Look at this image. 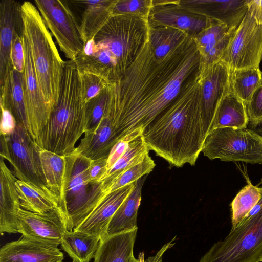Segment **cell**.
I'll use <instances>...</instances> for the list:
<instances>
[{"label":"cell","mask_w":262,"mask_h":262,"mask_svg":"<svg viewBox=\"0 0 262 262\" xmlns=\"http://www.w3.org/2000/svg\"><path fill=\"white\" fill-rule=\"evenodd\" d=\"M200 60L196 42L189 35L160 59L148 41L132 64L106 86L105 113L118 139L151 123L178 96L184 82L199 69Z\"/></svg>","instance_id":"6da1fadb"},{"label":"cell","mask_w":262,"mask_h":262,"mask_svg":"<svg viewBox=\"0 0 262 262\" xmlns=\"http://www.w3.org/2000/svg\"><path fill=\"white\" fill-rule=\"evenodd\" d=\"M149 150L177 167L193 166L206 137L199 69L184 83L178 96L143 130Z\"/></svg>","instance_id":"7a4b0ae2"},{"label":"cell","mask_w":262,"mask_h":262,"mask_svg":"<svg viewBox=\"0 0 262 262\" xmlns=\"http://www.w3.org/2000/svg\"><path fill=\"white\" fill-rule=\"evenodd\" d=\"M86 103L79 72L74 60L65 61L59 95L49 117L34 140L40 148L67 156L86 131Z\"/></svg>","instance_id":"3957f363"},{"label":"cell","mask_w":262,"mask_h":262,"mask_svg":"<svg viewBox=\"0 0 262 262\" xmlns=\"http://www.w3.org/2000/svg\"><path fill=\"white\" fill-rule=\"evenodd\" d=\"M21 9L24 33L31 48L43 97L51 113L59 95L65 61L37 7L25 1Z\"/></svg>","instance_id":"277c9868"},{"label":"cell","mask_w":262,"mask_h":262,"mask_svg":"<svg viewBox=\"0 0 262 262\" xmlns=\"http://www.w3.org/2000/svg\"><path fill=\"white\" fill-rule=\"evenodd\" d=\"M148 19L134 15H111L94 39L110 51L121 76L148 42Z\"/></svg>","instance_id":"5b68a950"},{"label":"cell","mask_w":262,"mask_h":262,"mask_svg":"<svg viewBox=\"0 0 262 262\" xmlns=\"http://www.w3.org/2000/svg\"><path fill=\"white\" fill-rule=\"evenodd\" d=\"M262 252V208L231 228L214 243L199 262H258Z\"/></svg>","instance_id":"8992f818"},{"label":"cell","mask_w":262,"mask_h":262,"mask_svg":"<svg viewBox=\"0 0 262 262\" xmlns=\"http://www.w3.org/2000/svg\"><path fill=\"white\" fill-rule=\"evenodd\" d=\"M201 152L210 160L262 164L261 136L252 130L219 128L206 137Z\"/></svg>","instance_id":"52a82bcc"},{"label":"cell","mask_w":262,"mask_h":262,"mask_svg":"<svg viewBox=\"0 0 262 262\" xmlns=\"http://www.w3.org/2000/svg\"><path fill=\"white\" fill-rule=\"evenodd\" d=\"M39 148L28 131L18 124L11 135L1 136V158L9 162L16 178L49 189L43 173Z\"/></svg>","instance_id":"ba28073f"},{"label":"cell","mask_w":262,"mask_h":262,"mask_svg":"<svg viewBox=\"0 0 262 262\" xmlns=\"http://www.w3.org/2000/svg\"><path fill=\"white\" fill-rule=\"evenodd\" d=\"M34 4L60 49L69 60H74L84 43L80 26L68 5L59 0H36Z\"/></svg>","instance_id":"9c48e42d"},{"label":"cell","mask_w":262,"mask_h":262,"mask_svg":"<svg viewBox=\"0 0 262 262\" xmlns=\"http://www.w3.org/2000/svg\"><path fill=\"white\" fill-rule=\"evenodd\" d=\"M229 70L259 68L262 23L247 10L220 60Z\"/></svg>","instance_id":"30bf717a"},{"label":"cell","mask_w":262,"mask_h":262,"mask_svg":"<svg viewBox=\"0 0 262 262\" xmlns=\"http://www.w3.org/2000/svg\"><path fill=\"white\" fill-rule=\"evenodd\" d=\"M18 231L23 236L49 245H61L65 232L73 230L68 211L57 207L45 213L20 208L18 212Z\"/></svg>","instance_id":"8fae6325"},{"label":"cell","mask_w":262,"mask_h":262,"mask_svg":"<svg viewBox=\"0 0 262 262\" xmlns=\"http://www.w3.org/2000/svg\"><path fill=\"white\" fill-rule=\"evenodd\" d=\"M24 89L30 127V135L35 140L47 124L51 112L43 97L34 67L31 48L24 33Z\"/></svg>","instance_id":"7c38bea8"},{"label":"cell","mask_w":262,"mask_h":262,"mask_svg":"<svg viewBox=\"0 0 262 262\" xmlns=\"http://www.w3.org/2000/svg\"><path fill=\"white\" fill-rule=\"evenodd\" d=\"M204 132L208 135L219 105L230 90L229 69L222 61L208 66L200 64Z\"/></svg>","instance_id":"4fadbf2b"},{"label":"cell","mask_w":262,"mask_h":262,"mask_svg":"<svg viewBox=\"0 0 262 262\" xmlns=\"http://www.w3.org/2000/svg\"><path fill=\"white\" fill-rule=\"evenodd\" d=\"M214 19L192 13L180 7L177 1L152 0L149 23L171 27L194 38Z\"/></svg>","instance_id":"5bb4252c"},{"label":"cell","mask_w":262,"mask_h":262,"mask_svg":"<svg viewBox=\"0 0 262 262\" xmlns=\"http://www.w3.org/2000/svg\"><path fill=\"white\" fill-rule=\"evenodd\" d=\"M69 157L70 167L67 189V205L74 230L79 226L81 215L92 188V185L88 182L87 174L91 160L74 152Z\"/></svg>","instance_id":"9a60e30c"},{"label":"cell","mask_w":262,"mask_h":262,"mask_svg":"<svg viewBox=\"0 0 262 262\" xmlns=\"http://www.w3.org/2000/svg\"><path fill=\"white\" fill-rule=\"evenodd\" d=\"M21 5L13 0L0 3V87L13 69L11 50L16 31L24 33Z\"/></svg>","instance_id":"2e32d148"},{"label":"cell","mask_w":262,"mask_h":262,"mask_svg":"<svg viewBox=\"0 0 262 262\" xmlns=\"http://www.w3.org/2000/svg\"><path fill=\"white\" fill-rule=\"evenodd\" d=\"M248 0L177 1L182 8L193 14L204 16L237 27L248 10Z\"/></svg>","instance_id":"e0dca14e"},{"label":"cell","mask_w":262,"mask_h":262,"mask_svg":"<svg viewBox=\"0 0 262 262\" xmlns=\"http://www.w3.org/2000/svg\"><path fill=\"white\" fill-rule=\"evenodd\" d=\"M64 255L57 246L22 235L0 249V262H62Z\"/></svg>","instance_id":"ac0fdd59"},{"label":"cell","mask_w":262,"mask_h":262,"mask_svg":"<svg viewBox=\"0 0 262 262\" xmlns=\"http://www.w3.org/2000/svg\"><path fill=\"white\" fill-rule=\"evenodd\" d=\"M136 183V181L106 195L73 230L95 236L100 239L107 236V228L113 216L134 189Z\"/></svg>","instance_id":"d6986e66"},{"label":"cell","mask_w":262,"mask_h":262,"mask_svg":"<svg viewBox=\"0 0 262 262\" xmlns=\"http://www.w3.org/2000/svg\"><path fill=\"white\" fill-rule=\"evenodd\" d=\"M17 179L6 165L4 160L0 159V233H17L18 212L20 202L16 188Z\"/></svg>","instance_id":"ffe728a7"},{"label":"cell","mask_w":262,"mask_h":262,"mask_svg":"<svg viewBox=\"0 0 262 262\" xmlns=\"http://www.w3.org/2000/svg\"><path fill=\"white\" fill-rule=\"evenodd\" d=\"M39 155L48 187L58 196L61 206L67 209V189L70 167L69 155L61 156L40 148Z\"/></svg>","instance_id":"44dd1931"},{"label":"cell","mask_w":262,"mask_h":262,"mask_svg":"<svg viewBox=\"0 0 262 262\" xmlns=\"http://www.w3.org/2000/svg\"><path fill=\"white\" fill-rule=\"evenodd\" d=\"M1 107L9 110L17 124L25 128L30 135V127L24 89V76L12 69L4 85L1 86Z\"/></svg>","instance_id":"7402d4cb"},{"label":"cell","mask_w":262,"mask_h":262,"mask_svg":"<svg viewBox=\"0 0 262 262\" xmlns=\"http://www.w3.org/2000/svg\"><path fill=\"white\" fill-rule=\"evenodd\" d=\"M138 228L100 240L94 262H135L134 247Z\"/></svg>","instance_id":"603a6c76"},{"label":"cell","mask_w":262,"mask_h":262,"mask_svg":"<svg viewBox=\"0 0 262 262\" xmlns=\"http://www.w3.org/2000/svg\"><path fill=\"white\" fill-rule=\"evenodd\" d=\"M97 46V50L92 54L86 55L81 52L74 60L79 73L97 75L108 84L120 76L117 62L107 49L99 44Z\"/></svg>","instance_id":"cb8c5ba5"},{"label":"cell","mask_w":262,"mask_h":262,"mask_svg":"<svg viewBox=\"0 0 262 262\" xmlns=\"http://www.w3.org/2000/svg\"><path fill=\"white\" fill-rule=\"evenodd\" d=\"M147 175L136 181L134 189L113 216L107 228V236L131 231L138 228V211L141 201L142 189Z\"/></svg>","instance_id":"d4e9b609"},{"label":"cell","mask_w":262,"mask_h":262,"mask_svg":"<svg viewBox=\"0 0 262 262\" xmlns=\"http://www.w3.org/2000/svg\"><path fill=\"white\" fill-rule=\"evenodd\" d=\"M249 122L245 103L230 89L219 105L209 133L219 128H246Z\"/></svg>","instance_id":"484cf974"},{"label":"cell","mask_w":262,"mask_h":262,"mask_svg":"<svg viewBox=\"0 0 262 262\" xmlns=\"http://www.w3.org/2000/svg\"><path fill=\"white\" fill-rule=\"evenodd\" d=\"M15 185L22 209L37 213H45L57 207L68 211L61 206L58 196L49 189L18 179Z\"/></svg>","instance_id":"4316f807"},{"label":"cell","mask_w":262,"mask_h":262,"mask_svg":"<svg viewBox=\"0 0 262 262\" xmlns=\"http://www.w3.org/2000/svg\"><path fill=\"white\" fill-rule=\"evenodd\" d=\"M149 149L145 143L142 134L134 139L124 154L107 170L99 183L102 198L112 183L124 171L142 161L149 154Z\"/></svg>","instance_id":"83f0119b"},{"label":"cell","mask_w":262,"mask_h":262,"mask_svg":"<svg viewBox=\"0 0 262 262\" xmlns=\"http://www.w3.org/2000/svg\"><path fill=\"white\" fill-rule=\"evenodd\" d=\"M115 0L80 1L85 6L80 24L84 43L93 39L111 16Z\"/></svg>","instance_id":"f1b7e54d"},{"label":"cell","mask_w":262,"mask_h":262,"mask_svg":"<svg viewBox=\"0 0 262 262\" xmlns=\"http://www.w3.org/2000/svg\"><path fill=\"white\" fill-rule=\"evenodd\" d=\"M100 239L95 236L78 231L67 230L61 246L74 262H89L94 257Z\"/></svg>","instance_id":"f546056e"},{"label":"cell","mask_w":262,"mask_h":262,"mask_svg":"<svg viewBox=\"0 0 262 262\" xmlns=\"http://www.w3.org/2000/svg\"><path fill=\"white\" fill-rule=\"evenodd\" d=\"M187 35L181 30L149 22L148 42L157 59L166 56Z\"/></svg>","instance_id":"4dcf8cb0"},{"label":"cell","mask_w":262,"mask_h":262,"mask_svg":"<svg viewBox=\"0 0 262 262\" xmlns=\"http://www.w3.org/2000/svg\"><path fill=\"white\" fill-rule=\"evenodd\" d=\"M261 84L262 72L259 68L229 70L230 89L245 104Z\"/></svg>","instance_id":"1f68e13d"},{"label":"cell","mask_w":262,"mask_h":262,"mask_svg":"<svg viewBox=\"0 0 262 262\" xmlns=\"http://www.w3.org/2000/svg\"><path fill=\"white\" fill-rule=\"evenodd\" d=\"M247 184L236 194L231 206L232 228L237 226L255 206L260 198V187L247 178Z\"/></svg>","instance_id":"d6a6232c"},{"label":"cell","mask_w":262,"mask_h":262,"mask_svg":"<svg viewBox=\"0 0 262 262\" xmlns=\"http://www.w3.org/2000/svg\"><path fill=\"white\" fill-rule=\"evenodd\" d=\"M224 23L214 20L213 21L193 38L196 42L201 58L205 56L210 50L232 29Z\"/></svg>","instance_id":"836d02e7"},{"label":"cell","mask_w":262,"mask_h":262,"mask_svg":"<svg viewBox=\"0 0 262 262\" xmlns=\"http://www.w3.org/2000/svg\"><path fill=\"white\" fill-rule=\"evenodd\" d=\"M155 166L154 161L149 154L147 155L142 161L132 166L119 176L108 187L105 196L149 174Z\"/></svg>","instance_id":"e575fe53"},{"label":"cell","mask_w":262,"mask_h":262,"mask_svg":"<svg viewBox=\"0 0 262 262\" xmlns=\"http://www.w3.org/2000/svg\"><path fill=\"white\" fill-rule=\"evenodd\" d=\"M107 88L86 103V133H94L105 114L108 102Z\"/></svg>","instance_id":"d590c367"},{"label":"cell","mask_w":262,"mask_h":262,"mask_svg":"<svg viewBox=\"0 0 262 262\" xmlns=\"http://www.w3.org/2000/svg\"><path fill=\"white\" fill-rule=\"evenodd\" d=\"M152 0H115L111 8V15H134L148 19Z\"/></svg>","instance_id":"8d00e7d4"},{"label":"cell","mask_w":262,"mask_h":262,"mask_svg":"<svg viewBox=\"0 0 262 262\" xmlns=\"http://www.w3.org/2000/svg\"><path fill=\"white\" fill-rule=\"evenodd\" d=\"M79 75L83 99L85 103L98 95L107 85L106 81L94 74L83 72L79 73Z\"/></svg>","instance_id":"74e56055"},{"label":"cell","mask_w":262,"mask_h":262,"mask_svg":"<svg viewBox=\"0 0 262 262\" xmlns=\"http://www.w3.org/2000/svg\"><path fill=\"white\" fill-rule=\"evenodd\" d=\"M143 129H136L120 138L111 150L107 160V170L124 154L130 143L142 134Z\"/></svg>","instance_id":"f35d334b"},{"label":"cell","mask_w":262,"mask_h":262,"mask_svg":"<svg viewBox=\"0 0 262 262\" xmlns=\"http://www.w3.org/2000/svg\"><path fill=\"white\" fill-rule=\"evenodd\" d=\"M23 34L17 31L15 32L11 50V60L13 69L21 73H23L24 69Z\"/></svg>","instance_id":"ab89813d"},{"label":"cell","mask_w":262,"mask_h":262,"mask_svg":"<svg viewBox=\"0 0 262 262\" xmlns=\"http://www.w3.org/2000/svg\"><path fill=\"white\" fill-rule=\"evenodd\" d=\"M107 157L91 160L87 169L88 182L91 185L99 183L107 171Z\"/></svg>","instance_id":"60d3db41"},{"label":"cell","mask_w":262,"mask_h":262,"mask_svg":"<svg viewBox=\"0 0 262 262\" xmlns=\"http://www.w3.org/2000/svg\"><path fill=\"white\" fill-rule=\"evenodd\" d=\"M246 106L249 122L262 118V84L254 91Z\"/></svg>","instance_id":"b9f144b4"},{"label":"cell","mask_w":262,"mask_h":262,"mask_svg":"<svg viewBox=\"0 0 262 262\" xmlns=\"http://www.w3.org/2000/svg\"><path fill=\"white\" fill-rule=\"evenodd\" d=\"M1 108V121L0 125L1 136H7L14 131L17 123L13 115L8 110Z\"/></svg>","instance_id":"7bdbcfd3"},{"label":"cell","mask_w":262,"mask_h":262,"mask_svg":"<svg viewBox=\"0 0 262 262\" xmlns=\"http://www.w3.org/2000/svg\"><path fill=\"white\" fill-rule=\"evenodd\" d=\"M248 10L259 22L262 23V0H248Z\"/></svg>","instance_id":"ee69618b"},{"label":"cell","mask_w":262,"mask_h":262,"mask_svg":"<svg viewBox=\"0 0 262 262\" xmlns=\"http://www.w3.org/2000/svg\"><path fill=\"white\" fill-rule=\"evenodd\" d=\"M175 238L172 239L170 242L165 244L160 250L155 255L148 257L145 262H163L162 256L163 254L166 251L172 247L174 243L173 242L174 241Z\"/></svg>","instance_id":"f6af8a7d"},{"label":"cell","mask_w":262,"mask_h":262,"mask_svg":"<svg viewBox=\"0 0 262 262\" xmlns=\"http://www.w3.org/2000/svg\"><path fill=\"white\" fill-rule=\"evenodd\" d=\"M247 128L262 137V118L256 121L249 122Z\"/></svg>","instance_id":"bcb514c9"},{"label":"cell","mask_w":262,"mask_h":262,"mask_svg":"<svg viewBox=\"0 0 262 262\" xmlns=\"http://www.w3.org/2000/svg\"><path fill=\"white\" fill-rule=\"evenodd\" d=\"M139 262H145L144 253L143 252H140L138 255Z\"/></svg>","instance_id":"7dc6e473"},{"label":"cell","mask_w":262,"mask_h":262,"mask_svg":"<svg viewBox=\"0 0 262 262\" xmlns=\"http://www.w3.org/2000/svg\"><path fill=\"white\" fill-rule=\"evenodd\" d=\"M258 262H262V252L259 257Z\"/></svg>","instance_id":"c3c4849f"},{"label":"cell","mask_w":262,"mask_h":262,"mask_svg":"<svg viewBox=\"0 0 262 262\" xmlns=\"http://www.w3.org/2000/svg\"><path fill=\"white\" fill-rule=\"evenodd\" d=\"M135 262H139L138 259Z\"/></svg>","instance_id":"681fc988"},{"label":"cell","mask_w":262,"mask_h":262,"mask_svg":"<svg viewBox=\"0 0 262 262\" xmlns=\"http://www.w3.org/2000/svg\"><path fill=\"white\" fill-rule=\"evenodd\" d=\"M72 262H74V261H72Z\"/></svg>","instance_id":"f907efd6"},{"label":"cell","mask_w":262,"mask_h":262,"mask_svg":"<svg viewBox=\"0 0 262 262\" xmlns=\"http://www.w3.org/2000/svg\"><path fill=\"white\" fill-rule=\"evenodd\" d=\"M261 139H262V137H261Z\"/></svg>","instance_id":"816d5d0a"}]
</instances>
